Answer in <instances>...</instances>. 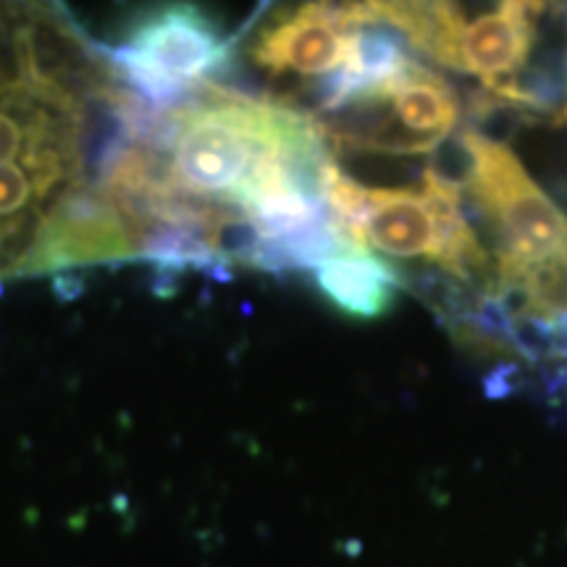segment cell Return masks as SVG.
<instances>
[{
  "mask_svg": "<svg viewBox=\"0 0 567 567\" xmlns=\"http://www.w3.org/2000/svg\"><path fill=\"white\" fill-rule=\"evenodd\" d=\"M467 155L463 197L476 205L494 237L496 264H534L565 250L567 216L505 142L476 130L460 134Z\"/></svg>",
  "mask_w": 567,
  "mask_h": 567,
  "instance_id": "1",
  "label": "cell"
},
{
  "mask_svg": "<svg viewBox=\"0 0 567 567\" xmlns=\"http://www.w3.org/2000/svg\"><path fill=\"white\" fill-rule=\"evenodd\" d=\"M237 40L226 38L208 13L174 6L145 13L118 45L109 48L124 82L155 105L218 82L229 69Z\"/></svg>",
  "mask_w": 567,
  "mask_h": 567,
  "instance_id": "2",
  "label": "cell"
},
{
  "mask_svg": "<svg viewBox=\"0 0 567 567\" xmlns=\"http://www.w3.org/2000/svg\"><path fill=\"white\" fill-rule=\"evenodd\" d=\"M245 53L255 69L271 76L321 82L342 69L350 53L344 3H305L276 11L255 27Z\"/></svg>",
  "mask_w": 567,
  "mask_h": 567,
  "instance_id": "3",
  "label": "cell"
},
{
  "mask_svg": "<svg viewBox=\"0 0 567 567\" xmlns=\"http://www.w3.org/2000/svg\"><path fill=\"white\" fill-rule=\"evenodd\" d=\"M544 3L509 0L476 19H465L457 40L455 71L478 76L486 90L515 80L534 53Z\"/></svg>",
  "mask_w": 567,
  "mask_h": 567,
  "instance_id": "4",
  "label": "cell"
},
{
  "mask_svg": "<svg viewBox=\"0 0 567 567\" xmlns=\"http://www.w3.org/2000/svg\"><path fill=\"white\" fill-rule=\"evenodd\" d=\"M313 281L326 300L358 321H375L394 308L405 287L386 260L368 250H347L316 268Z\"/></svg>",
  "mask_w": 567,
  "mask_h": 567,
  "instance_id": "5",
  "label": "cell"
}]
</instances>
